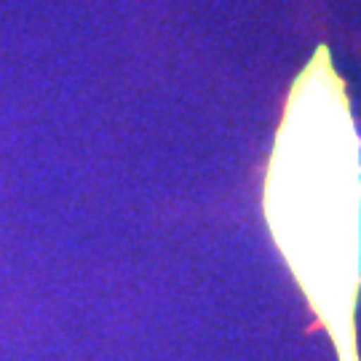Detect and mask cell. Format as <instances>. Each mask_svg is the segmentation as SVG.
Instances as JSON below:
<instances>
[{
    "mask_svg": "<svg viewBox=\"0 0 361 361\" xmlns=\"http://www.w3.org/2000/svg\"><path fill=\"white\" fill-rule=\"evenodd\" d=\"M324 70L286 110L268 174V217L313 300L345 316L356 284L359 185L350 121Z\"/></svg>",
    "mask_w": 361,
    "mask_h": 361,
    "instance_id": "obj_1",
    "label": "cell"
}]
</instances>
